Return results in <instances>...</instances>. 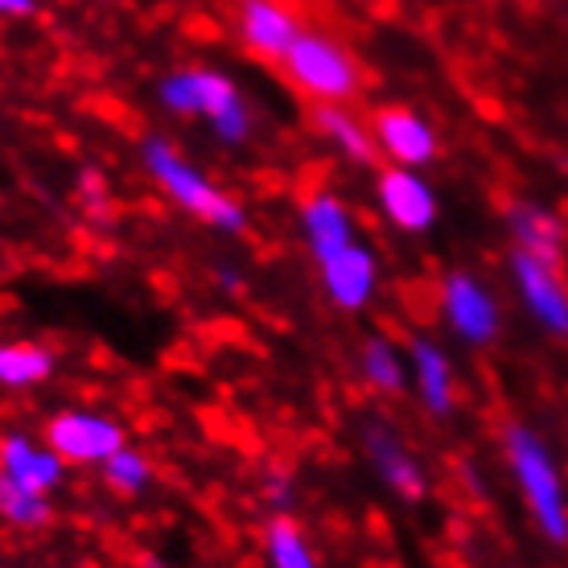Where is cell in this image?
Returning a JSON list of instances; mask_svg holds the SVG:
<instances>
[{
	"label": "cell",
	"instance_id": "1",
	"mask_svg": "<svg viewBox=\"0 0 568 568\" xmlns=\"http://www.w3.org/2000/svg\"><path fill=\"white\" fill-rule=\"evenodd\" d=\"M281 74L310 103H338V108H351L367 87L363 62L351 42L338 29L317 26V21H305L297 42L281 58Z\"/></svg>",
	"mask_w": 568,
	"mask_h": 568
},
{
	"label": "cell",
	"instance_id": "2",
	"mask_svg": "<svg viewBox=\"0 0 568 568\" xmlns=\"http://www.w3.org/2000/svg\"><path fill=\"white\" fill-rule=\"evenodd\" d=\"M503 454H507V466H511L519 495H524L536 527L544 531V540L568 544V490L544 437L527 425H507L503 428Z\"/></svg>",
	"mask_w": 568,
	"mask_h": 568
},
{
	"label": "cell",
	"instance_id": "3",
	"mask_svg": "<svg viewBox=\"0 0 568 568\" xmlns=\"http://www.w3.org/2000/svg\"><path fill=\"white\" fill-rule=\"evenodd\" d=\"M144 165H149V173L161 182V190H165L185 214H194V219L211 223V227H223V231L247 227V214H243L240 202L231 199V194H223L199 165H190V161H185L173 144L161 141V136L144 141Z\"/></svg>",
	"mask_w": 568,
	"mask_h": 568
},
{
	"label": "cell",
	"instance_id": "4",
	"mask_svg": "<svg viewBox=\"0 0 568 568\" xmlns=\"http://www.w3.org/2000/svg\"><path fill=\"white\" fill-rule=\"evenodd\" d=\"M231 26L247 54L281 67L288 45L297 42V33L305 29V17L293 0H235Z\"/></svg>",
	"mask_w": 568,
	"mask_h": 568
},
{
	"label": "cell",
	"instance_id": "5",
	"mask_svg": "<svg viewBox=\"0 0 568 568\" xmlns=\"http://www.w3.org/2000/svg\"><path fill=\"white\" fill-rule=\"evenodd\" d=\"M45 445L71 466H103L108 457L129 445V437L112 416L58 413L45 420Z\"/></svg>",
	"mask_w": 568,
	"mask_h": 568
},
{
	"label": "cell",
	"instance_id": "6",
	"mask_svg": "<svg viewBox=\"0 0 568 568\" xmlns=\"http://www.w3.org/2000/svg\"><path fill=\"white\" fill-rule=\"evenodd\" d=\"M511 276H515V288H519L527 313H531L552 338H568V281H565V272H560V264H548V260L527 256V252L515 247Z\"/></svg>",
	"mask_w": 568,
	"mask_h": 568
},
{
	"label": "cell",
	"instance_id": "7",
	"mask_svg": "<svg viewBox=\"0 0 568 568\" xmlns=\"http://www.w3.org/2000/svg\"><path fill=\"white\" fill-rule=\"evenodd\" d=\"M371 136H375V149L396 161L404 170H416V165H428L437 156V132L433 124H425L413 108L404 103H384L379 112L367 120Z\"/></svg>",
	"mask_w": 568,
	"mask_h": 568
},
{
	"label": "cell",
	"instance_id": "8",
	"mask_svg": "<svg viewBox=\"0 0 568 568\" xmlns=\"http://www.w3.org/2000/svg\"><path fill=\"white\" fill-rule=\"evenodd\" d=\"M440 305H445L449 326H454L466 342L486 346V342L498 338V305L474 276L454 272L449 281L440 284Z\"/></svg>",
	"mask_w": 568,
	"mask_h": 568
},
{
	"label": "cell",
	"instance_id": "9",
	"mask_svg": "<svg viewBox=\"0 0 568 568\" xmlns=\"http://www.w3.org/2000/svg\"><path fill=\"white\" fill-rule=\"evenodd\" d=\"M375 194H379V206H384L387 223H396L399 231H428L437 223V194L428 190L413 170H404V165H387L379 173V185H375Z\"/></svg>",
	"mask_w": 568,
	"mask_h": 568
},
{
	"label": "cell",
	"instance_id": "10",
	"mask_svg": "<svg viewBox=\"0 0 568 568\" xmlns=\"http://www.w3.org/2000/svg\"><path fill=\"white\" fill-rule=\"evenodd\" d=\"M375 281H379V264L371 256V247H363L358 240L322 260V284H326L329 301L346 313L363 310L375 297Z\"/></svg>",
	"mask_w": 568,
	"mask_h": 568
},
{
	"label": "cell",
	"instance_id": "11",
	"mask_svg": "<svg viewBox=\"0 0 568 568\" xmlns=\"http://www.w3.org/2000/svg\"><path fill=\"white\" fill-rule=\"evenodd\" d=\"M190 83H194V103H199V115H206L214 124V132L227 144H240L247 132H252V115H247V103L235 91L227 74L219 71H190Z\"/></svg>",
	"mask_w": 568,
	"mask_h": 568
},
{
	"label": "cell",
	"instance_id": "12",
	"mask_svg": "<svg viewBox=\"0 0 568 568\" xmlns=\"http://www.w3.org/2000/svg\"><path fill=\"white\" fill-rule=\"evenodd\" d=\"M62 457L50 449V445H33L21 433H4L0 437V474H9L13 483L29 486L33 495H45L62 483Z\"/></svg>",
	"mask_w": 568,
	"mask_h": 568
},
{
	"label": "cell",
	"instance_id": "13",
	"mask_svg": "<svg viewBox=\"0 0 568 568\" xmlns=\"http://www.w3.org/2000/svg\"><path fill=\"white\" fill-rule=\"evenodd\" d=\"M507 227H511L519 252L540 256L548 264H565L568 231L552 211H544L536 202H515L511 211H507Z\"/></svg>",
	"mask_w": 568,
	"mask_h": 568
},
{
	"label": "cell",
	"instance_id": "14",
	"mask_svg": "<svg viewBox=\"0 0 568 568\" xmlns=\"http://www.w3.org/2000/svg\"><path fill=\"white\" fill-rule=\"evenodd\" d=\"M301 214H305V231H310V247L313 256H317V264L355 243V223H351V211L342 206L338 194L313 190Z\"/></svg>",
	"mask_w": 568,
	"mask_h": 568
},
{
	"label": "cell",
	"instance_id": "15",
	"mask_svg": "<svg viewBox=\"0 0 568 568\" xmlns=\"http://www.w3.org/2000/svg\"><path fill=\"white\" fill-rule=\"evenodd\" d=\"M313 129L322 132L338 153H346L351 161H363L371 165L379 149H375V136H371V124L358 120V112L351 108H338V103H313Z\"/></svg>",
	"mask_w": 568,
	"mask_h": 568
},
{
	"label": "cell",
	"instance_id": "16",
	"mask_svg": "<svg viewBox=\"0 0 568 568\" xmlns=\"http://www.w3.org/2000/svg\"><path fill=\"white\" fill-rule=\"evenodd\" d=\"M54 375V351L42 342H0V387H38Z\"/></svg>",
	"mask_w": 568,
	"mask_h": 568
},
{
	"label": "cell",
	"instance_id": "17",
	"mask_svg": "<svg viewBox=\"0 0 568 568\" xmlns=\"http://www.w3.org/2000/svg\"><path fill=\"white\" fill-rule=\"evenodd\" d=\"M408 371L416 375V387H420V399L428 404V413L445 416L454 408V371H449V358L440 355L433 342H416Z\"/></svg>",
	"mask_w": 568,
	"mask_h": 568
},
{
	"label": "cell",
	"instance_id": "18",
	"mask_svg": "<svg viewBox=\"0 0 568 568\" xmlns=\"http://www.w3.org/2000/svg\"><path fill=\"white\" fill-rule=\"evenodd\" d=\"M371 457H375V466L384 469V478L392 490H399L404 498H420L425 495V474L416 469V462L404 449H399V440L384 428H371Z\"/></svg>",
	"mask_w": 568,
	"mask_h": 568
},
{
	"label": "cell",
	"instance_id": "19",
	"mask_svg": "<svg viewBox=\"0 0 568 568\" xmlns=\"http://www.w3.org/2000/svg\"><path fill=\"white\" fill-rule=\"evenodd\" d=\"M0 519L17 531H38L54 519V507L45 495H33L29 486L13 483L9 474H0Z\"/></svg>",
	"mask_w": 568,
	"mask_h": 568
},
{
	"label": "cell",
	"instance_id": "20",
	"mask_svg": "<svg viewBox=\"0 0 568 568\" xmlns=\"http://www.w3.org/2000/svg\"><path fill=\"white\" fill-rule=\"evenodd\" d=\"M153 462L144 454H136V449H120V454H112L108 462H103V483L112 486L115 495H124V498H132V495H141L144 486L153 483Z\"/></svg>",
	"mask_w": 568,
	"mask_h": 568
},
{
	"label": "cell",
	"instance_id": "21",
	"mask_svg": "<svg viewBox=\"0 0 568 568\" xmlns=\"http://www.w3.org/2000/svg\"><path fill=\"white\" fill-rule=\"evenodd\" d=\"M268 556L272 568H317L310 544L301 536V527L293 519H272L268 524Z\"/></svg>",
	"mask_w": 568,
	"mask_h": 568
},
{
	"label": "cell",
	"instance_id": "22",
	"mask_svg": "<svg viewBox=\"0 0 568 568\" xmlns=\"http://www.w3.org/2000/svg\"><path fill=\"white\" fill-rule=\"evenodd\" d=\"M363 371H367V384L379 387V392H399L404 387V363H399V355L392 351V342L384 338H371L367 346H363Z\"/></svg>",
	"mask_w": 568,
	"mask_h": 568
},
{
	"label": "cell",
	"instance_id": "23",
	"mask_svg": "<svg viewBox=\"0 0 568 568\" xmlns=\"http://www.w3.org/2000/svg\"><path fill=\"white\" fill-rule=\"evenodd\" d=\"M161 100L165 108L178 115H199V103H194V83H190V71H178L161 83Z\"/></svg>",
	"mask_w": 568,
	"mask_h": 568
},
{
	"label": "cell",
	"instance_id": "24",
	"mask_svg": "<svg viewBox=\"0 0 568 568\" xmlns=\"http://www.w3.org/2000/svg\"><path fill=\"white\" fill-rule=\"evenodd\" d=\"M38 0H0V21H13V17H29Z\"/></svg>",
	"mask_w": 568,
	"mask_h": 568
},
{
	"label": "cell",
	"instance_id": "25",
	"mask_svg": "<svg viewBox=\"0 0 568 568\" xmlns=\"http://www.w3.org/2000/svg\"><path fill=\"white\" fill-rule=\"evenodd\" d=\"M141 568H165V565H161L156 556H141Z\"/></svg>",
	"mask_w": 568,
	"mask_h": 568
}]
</instances>
